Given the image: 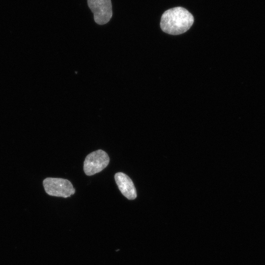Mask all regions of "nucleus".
<instances>
[{"label":"nucleus","mask_w":265,"mask_h":265,"mask_svg":"<svg viewBox=\"0 0 265 265\" xmlns=\"http://www.w3.org/2000/svg\"><path fill=\"white\" fill-rule=\"evenodd\" d=\"M193 22V16L187 10L182 7H176L163 13L160 26L166 33L179 35L187 31Z\"/></svg>","instance_id":"f257e3e1"},{"label":"nucleus","mask_w":265,"mask_h":265,"mask_svg":"<svg viewBox=\"0 0 265 265\" xmlns=\"http://www.w3.org/2000/svg\"><path fill=\"white\" fill-rule=\"evenodd\" d=\"M43 185L46 192L51 196L67 198L76 191L71 182L65 179L47 178Z\"/></svg>","instance_id":"f03ea898"},{"label":"nucleus","mask_w":265,"mask_h":265,"mask_svg":"<svg viewBox=\"0 0 265 265\" xmlns=\"http://www.w3.org/2000/svg\"><path fill=\"white\" fill-rule=\"evenodd\" d=\"M109 162L107 154L102 150H98L88 154L83 163V170L87 176H92L104 169Z\"/></svg>","instance_id":"7ed1b4c3"},{"label":"nucleus","mask_w":265,"mask_h":265,"mask_svg":"<svg viewBox=\"0 0 265 265\" xmlns=\"http://www.w3.org/2000/svg\"><path fill=\"white\" fill-rule=\"evenodd\" d=\"M87 4L97 24L103 25L110 21L112 16L111 0H87Z\"/></svg>","instance_id":"20e7f679"},{"label":"nucleus","mask_w":265,"mask_h":265,"mask_svg":"<svg viewBox=\"0 0 265 265\" xmlns=\"http://www.w3.org/2000/svg\"><path fill=\"white\" fill-rule=\"evenodd\" d=\"M115 182L122 194L129 200L136 198L135 187L131 179L123 172L116 173L114 175Z\"/></svg>","instance_id":"39448f33"}]
</instances>
